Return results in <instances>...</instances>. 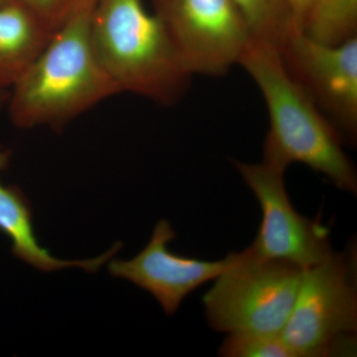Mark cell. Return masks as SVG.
Returning a JSON list of instances; mask_svg holds the SVG:
<instances>
[{"mask_svg":"<svg viewBox=\"0 0 357 357\" xmlns=\"http://www.w3.org/2000/svg\"><path fill=\"white\" fill-rule=\"evenodd\" d=\"M238 65L259 89L269 114L263 161L285 171L303 164L356 194V170L342 148L344 138L289 75L278 47L252 38Z\"/></svg>","mask_w":357,"mask_h":357,"instance_id":"6da1fadb","label":"cell"},{"mask_svg":"<svg viewBox=\"0 0 357 357\" xmlns=\"http://www.w3.org/2000/svg\"><path fill=\"white\" fill-rule=\"evenodd\" d=\"M302 268L262 259L246 248L215 279L204 294L206 316L213 330L225 333L280 335L302 279Z\"/></svg>","mask_w":357,"mask_h":357,"instance_id":"277c9868","label":"cell"},{"mask_svg":"<svg viewBox=\"0 0 357 357\" xmlns=\"http://www.w3.org/2000/svg\"><path fill=\"white\" fill-rule=\"evenodd\" d=\"M356 256L333 251L303 270L297 297L282 340L296 357L352 354L356 347Z\"/></svg>","mask_w":357,"mask_h":357,"instance_id":"5b68a950","label":"cell"},{"mask_svg":"<svg viewBox=\"0 0 357 357\" xmlns=\"http://www.w3.org/2000/svg\"><path fill=\"white\" fill-rule=\"evenodd\" d=\"M16 0H0V8L8 6V4L13 3Z\"/></svg>","mask_w":357,"mask_h":357,"instance_id":"e0dca14e","label":"cell"},{"mask_svg":"<svg viewBox=\"0 0 357 357\" xmlns=\"http://www.w3.org/2000/svg\"><path fill=\"white\" fill-rule=\"evenodd\" d=\"M261 206L262 222L248 251L262 259L282 260L307 269L333 252L330 229L321 220L305 218L293 208L286 191L285 170L262 161H234Z\"/></svg>","mask_w":357,"mask_h":357,"instance_id":"52a82bcc","label":"cell"},{"mask_svg":"<svg viewBox=\"0 0 357 357\" xmlns=\"http://www.w3.org/2000/svg\"><path fill=\"white\" fill-rule=\"evenodd\" d=\"M284 67L342 137L357 136V37L340 45L293 30L278 46Z\"/></svg>","mask_w":357,"mask_h":357,"instance_id":"ba28073f","label":"cell"},{"mask_svg":"<svg viewBox=\"0 0 357 357\" xmlns=\"http://www.w3.org/2000/svg\"><path fill=\"white\" fill-rule=\"evenodd\" d=\"M9 150L0 145V174L10 161ZM0 231L8 237L11 251L18 259L45 272L58 271L66 268H81L86 272H96L116 255L121 248L116 243L107 252L86 260H62L52 256L39 245L32 223V211L24 194L14 185H6L0 178Z\"/></svg>","mask_w":357,"mask_h":357,"instance_id":"30bf717a","label":"cell"},{"mask_svg":"<svg viewBox=\"0 0 357 357\" xmlns=\"http://www.w3.org/2000/svg\"><path fill=\"white\" fill-rule=\"evenodd\" d=\"M225 357H296L281 335L230 333L220 347Z\"/></svg>","mask_w":357,"mask_h":357,"instance_id":"5bb4252c","label":"cell"},{"mask_svg":"<svg viewBox=\"0 0 357 357\" xmlns=\"http://www.w3.org/2000/svg\"><path fill=\"white\" fill-rule=\"evenodd\" d=\"M52 35L20 2L0 8V93L13 88Z\"/></svg>","mask_w":357,"mask_h":357,"instance_id":"8fae6325","label":"cell"},{"mask_svg":"<svg viewBox=\"0 0 357 357\" xmlns=\"http://www.w3.org/2000/svg\"><path fill=\"white\" fill-rule=\"evenodd\" d=\"M91 13L77 16L54 33L10 89L8 115L16 128H61L121 93L96 57Z\"/></svg>","mask_w":357,"mask_h":357,"instance_id":"7a4b0ae2","label":"cell"},{"mask_svg":"<svg viewBox=\"0 0 357 357\" xmlns=\"http://www.w3.org/2000/svg\"><path fill=\"white\" fill-rule=\"evenodd\" d=\"M49 30L55 33L66 23L91 13L98 0H16Z\"/></svg>","mask_w":357,"mask_h":357,"instance_id":"9a60e30c","label":"cell"},{"mask_svg":"<svg viewBox=\"0 0 357 357\" xmlns=\"http://www.w3.org/2000/svg\"><path fill=\"white\" fill-rule=\"evenodd\" d=\"M302 32L326 45L357 37V0H314Z\"/></svg>","mask_w":357,"mask_h":357,"instance_id":"7c38bea8","label":"cell"},{"mask_svg":"<svg viewBox=\"0 0 357 357\" xmlns=\"http://www.w3.org/2000/svg\"><path fill=\"white\" fill-rule=\"evenodd\" d=\"M192 77H222L238 65L253 38L234 0H152Z\"/></svg>","mask_w":357,"mask_h":357,"instance_id":"8992f818","label":"cell"},{"mask_svg":"<svg viewBox=\"0 0 357 357\" xmlns=\"http://www.w3.org/2000/svg\"><path fill=\"white\" fill-rule=\"evenodd\" d=\"M234 2L243 14L253 38L278 47L296 29L287 0H234Z\"/></svg>","mask_w":357,"mask_h":357,"instance_id":"4fadbf2b","label":"cell"},{"mask_svg":"<svg viewBox=\"0 0 357 357\" xmlns=\"http://www.w3.org/2000/svg\"><path fill=\"white\" fill-rule=\"evenodd\" d=\"M0 95H1V93H0Z\"/></svg>","mask_w":357,"mask_h":357,"instance_id":"ac0fdd59","label":"cell"},{"mask_svg":"<svg viewBox=\"0 0 357 357\" xmlns=\"http://www.w3.org/2000/svg\"><path fill=\"white\" fill-rule=\"evenodd\" d=\"M96 57L121 93L177 105L192 75L163 23L142 0H98L89 17Z\"/></svg>","mask_w":357,"mask_h":357,"instance_id":"3957f363","label":"cell"},{"mask_svg":"<svg viewBox=\"0 0 357 357\" xmlns=\"http://www.w3.org/2000/svg\"><path fill=\"white\" fill-rule=\"evenodd\" d=\"M176 238L170 223H157L151 239L139 255L128 261L109 263L110 274L135 284L158 301L166 314H175L183 300L206 282L215 280L234 261L236 252L218 261L175 255L168 244Z\"/></svg>","mask_w":357,"mask_h":357,"instance_id":"9c48e42d","label":"cell"},{"mask_svg":"<svg viewBox=\"0 0 357 357\" xmlns=\"http://www.w3.org/2000/svg\"><path fill=\"white\" fill-rule=\"evenodd\" d=\"M312 1L314 0H287L294 26L299 31H302L304 27Z\"/></svg>","mask_w":357,"mask_h":357,"instance_id":"2e32d148","label":"cell"}]
</instances>
